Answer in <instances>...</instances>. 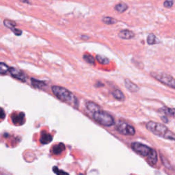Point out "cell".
I'll list each match as a JSON object with an SVG mask.
<instances>
[{"instance_id":"cell-1","label":"cell","mask_w":175,"mask_h":175,"mask_svg":"<svg viewBox=\"0 0 175 175\" xmlns=\"http://www.w3.org/2000/svg\"><path fill=\"white\" fill-rule=\"evenodd\" d=\"M86 108L95 121L103 126L111 127L115 124L114 119L110 114L103 111L97 104L92 101L86 103Z\"/></svg>"},{"instance_id":"cell-2","label":"cell","mask_w":175,"mask_h":175,"mask_svg":"<svg viewBox=\"0 0 175 175\" xmlns=\"http://www.w3.org/2000/svg\"><path fill=\"white\" fill-rule=\"evenodd\" d=\"M51 91L56 97L74 108H77L79 106L78 99L74 95V94L70 92L66 88L58 86H53L51 88Z\"/></svg>"},{"instance_id":"cell-3","label":"cell","mask_w":175,"mask_h":175,"mask_svg":"<svg viewBox=\"0 0 175 175\" xmlns=\"http://www.w3.org/2000/svg\"><path fill=\"white\" fill-rule=\"evenodd\" d=\"M146 127L149 131L153 133L155 135L165 138L166 140L175 141V134L163 124L150 121L147 122Z\"/></svg>"},{"instance_id":"cell-4","label":"cell","mask_w":175,"mask_h":175,"mask_svg":"<svg viewBox=\"0 0 175 175\" xmlns=\"http://www.w3.org/2000/svg\"><path fill=\"white\" fill-rule=\"evenodd\" d=\"M151 75L159 82L175 90V79L170 75L163 73H151Z\"/></svg>"},{"instance_id":"cell-5","label":"cell","mask_w":175,"mask_h":175,"mask_svg":"<svg viewBox=\"0 0 175 175\" xmlns=\"http://www.w3.org/2000/svg\"><path fill=\"white\" fill-rule=\"evenodd\" d=\"M117 131L124 135H134L135 134V129L132 125L123 121H118L116 123Z\"/></svg>"},{"instance_id":"cell-6","label":"cell","mask_w":175,"mask_h":175,"mask_svg":"<svg viewBox=\"0 0 175 175\" xmlns=\"http://www.w3.org/2000/svg\"><path fill=\"white\" fill-rule=\"evenodd\" d=\"M131 147L134 150L135 153L139 154L142 157H147L149 155V154L151 153L153 148H150L148 146L140 142H133L131 144Z\"/></svg>"},{"instance_id":"cell-7","label":"cell","mask_w":175,"mask_h":175,"mask_svg":"<svg viewBox=\"0 0 175 175\" xmlns=\"http://www.w3.org/2000/svg\"><path fill=\"white\" fill-rule=\"evenodd\" d=\"M9 72L10 75H11L13 77L21 81V82H25L26 81V79H27L24 73L19 69H16V68L14 67L10 68Z\"/></svg>"},{"instance_id":"cell-8","label":"cell","mask_w":175,"mask_h":175,"mask_svg":"<svg viewBox=\"0 0 175 175\" xmlns=\"http://www.w3.org/2000/svg\"><path fill=\"white\" fill-rule=\"evenodd\" d=\"M12 121L13 123L17 125H21L25 122V114L23 112L15 113L12 116Z\"/></svg>"},{"instance_id":"cell-9","label":"cell","mask_w":175,"mask_h":175,"mask_svg":"<svg viewBox=\"0 0 175 175\" xmlns=\"http://www.w3.org/2000/svg\"><path fill=\"white\" fill-rule=\"evenodd\" d=\"M135 36V34L129 30H122L118 33V37L123 40H130Z\"/></svg>"},{"instance_id":"cell-10","label":"cell","mask_w":175,"mask_h":175,"mask_svg":"<svg viewBox=\"0 0 175 175\" xmlns=\"http://www.w3.org/2000/svg\"><path fill=\"white\" fill-rule=\"evenodd\" d=\"M125 87L127 88V90L130 91V92H135L139 90V87L135 83L128 79H125Z\"/></svg>"},{"instance_id":"cell-11","label":"cell","mask_w":175,"mask_h":175,"mask_svg":"<svg viewBox=\"0 0 175 175\" xmlns=\"http://www.w3.org/2000/svg\"><path fill=\"white\" fill-rule=\"evenodd\" d=\"M147 161L148 164H151V166L155 165L157 162V153L154 149L152 150L149 155L147 157Z\"/></svg>"},{"instance_id":"cell-12","label":"cell","mask_w":175,"mask_h":175,"mask_svg":"<svg viewBox=\"0 0 175 175\" xmlns=\"http://www.w3.org/2000/svg\"><path fill=\"white\" fill-rule=\"evenodd\" d=\"M31 82H32V86L33 87L37 88V89H44L47 86V83L45 82H43V81L38 80L34 79V78L31 79Z\"/></svg>"},{"instance_id":"cell-13","label":"cell","mask_w":175,"mask_h":175,"mask_svg":"<svg viewBox=\"0 0 175 175\" xmlns=\"http://www.w3.org/2000/svg\"><path fill=\"white\" fill-rule=\"evenodd\" d=\"M65 146L63 143H60L57 144L55 145L54 147L52 148V153L56 155H59L65 151Z\"/></svg>"},{"instance_id":"cell-14","label":"cell","mask_w":175,"mask_h":175,"mask_svg":"<svg viewBox=\"0 0 175 175\" xmlns=\"http://www.w3.org/2000/svg\"><path fill=\"white\" fill-rule=\"evenodd\" d=\"M112 95L118 101H124L125 100V95L123 92L121 90L118 88H115L112 92Z\"/></svg>"},{"instance_id":"cell-15","label":"cell","mask_w":175,"mask_h":175,"mask_svg":"<svg viewBox=\"0 0 175 175\" xmlns=\"http://www.w3.org/2000/svg\"><path fill=\"white\" fill-rule=\"evenodd\" d=\"M52 135L47 133H44L41 135L40 141L43 144H49V142H51L52 141Z\"/></svg>"},{"instance_id":"cell-16","label":"cell","mask_w":175,"mask_h":175,"mask_svg":"<svg viewBox=\"0 0 175 175\" xmlns=\"http://www.w3.org/2000/svg\"><path fill=\"white\" fill-rule=\"evenodd\" d=\"M129 8L127 5L125 3H119L118 4H116L114 7V9L116 10L117 12H118L120 13L125 12V11H127V9Z\"/></svg>"},{"instance_id":"cell-17","label":"cell","mask_w":175,"mask_h":175,"mask_svg":"<svg viewBox=\"0 0 175 175\" xmlns=\"http://www.w3.org/2000/svg\"><path fill=\"white\" fill-rule=\"evenodd\" d=\"M96 59L101 64H108L109 63V60L108 57L103 56H101V55H97L96 56Z\"/></svg>"},{"instance_id":"cell-18","label":"cell","mask_w":175,"mask_h":175,"mask_svg":"<svg viewBox=\"0 0 175 175\" xmlns=\"http://www.w3.org/2000/svg\"><path fill=\"white\" fill-rule=\"evenodd\" d=\"M102 21L107 25H112L117 23V20L111 17H104L102 19Z\"/></svg>"},{"instance_id":"cell-19","label":"cell","mask_w":175,"mask_h":175,"mask_svg":"<svg viewBox=\"0 0 175 175\" xmlns=\"http://www.w3.org/2000/svg\"><path fill=\"white\" fill-rule=\"evenodd\" d=\"M157 43V37L155 35L153 34H150L147 37V43L150 45H155Z\"/></svg>"},{"instance_id":"cell-20","label":"cell","mask_w":175,"mask_h":175,"mask_svg":"<svg viewBox=\"0 0 175 175\" xmlns=\"http://www.w3.org/2000/svg\"><path fill=\"white\" fill-rule=\"evenodd\" d=\"M10 68L8 67L7 64H6L4 62H1L0 63V73L2 75L6 74L8 72L10 71Z\"/></svg>"},{"instance_id":"cell-21","label":"cell","mask_w":175,"mask_h":175,"mask_svg":"<svg viewBox=\"0 0 175 175\" xmlns=\"http://www.w3.org/2000/svg\"><path fill=\"white\" fill-rule=\"evenodd\" d=\"M4 25L6 26V28L10 29V30H13V29L15 28V27L17 26V23L15 21H12L10 20H4Z\"/></svg>"},{"instance_id":"cell-22","label":"cell","mask_w":175,"mask_h":175,"mask_svg":"<svg viewBox=\"0 0 175 175\" xmlns=\"http://www.w3.org/2000/svg\"><path fill=\"white\" fill-rule=\"evenodd\" d=\"M83 58L86 62H88V63H89L90 64H94L95 62V57H94L92 56H91V55L90 54L83 55Z\"/></svg>"},{"instance_id":"cell-23","label":"cell","mask_w":175,"mask_h":175,"mask_svg":"<svg viewBox=\"0 0 175 175\" xmlns=\"http://www.w3.org/2000/svg\"><path fill=\"white\" fill-rule=\"evenodd\" d=\"M53 170L57 175H69L66 172H64L63 170H62L58 169V168L56 166L53 167Z\"/></svg>"},{"instance_id":"cell-24","label":"cell","mask_w":175,"mask_h":175,"mask_svg":"<svg viewBox=\"0 0 175 175\" xmlns=\"http://www.w3.org/2000/svg\"><path fill=\"white\" fill-rule=\"evenodd\" d=\"M174 5V1L173 0H165V2H164V6L167 8H170Z\"/></svg>"},{"instance_id":"cell-25","label":"cell","mask_w":175,"mask_h":175,"mask_svg":"<svg viewBox=\"0 0 175 175\" xmlns=\"http://www.w3.org/2000/svg\"><path fill=\"white\" fill-rule=\"evenodd\" d=\"M12 32L17 36H21L22 34V31L20 30L19 29H18L17 28L13 29V30H12Z\"/></svg>"},{"instance_id":"cell-26","label":"cell","mask_w":175,"mask_h":175,"mask_svg":"<svg viewBox=\"0 0 175 175\" xmlns=\"http://www.w3.org/2000/svg\"><path fill=\"white\" fill-rule=\"evenodd\" d=\"M1 118L2 120H3L5 116H6V114L4 113V109L3 108H1Z\"/></svg>"},{"instance_id":"cell-27","label":"cell","mask_w":175,"mask_h":175,"mask_svg":"<svg viewBox=\"0 0 175 175\" xmlns=\"http://www.w3.org/2000/svg\"><path fill=\"white\" fill-rule=\"evenodd\" d=\"M19 1L23 2V3H26V4H29V3H30L28 0H19Z\"/></svg>"}]
</instances>
